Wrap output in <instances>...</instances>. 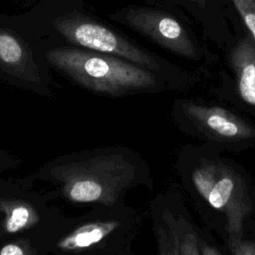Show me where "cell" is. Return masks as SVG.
Wrapping results in <instances>:
<instances>
[{"mask_svg": "<svg viewBox=\"0 0 255 255\" xmlns=\"http://www.w3.org/2000/svg\"><path fill=\"white\" fill-rule=\"evenodd\" d=\"M45 56L54 67L94 92L117 96L156 84L152 73L115 56L63 47L51 49Z\"/></svg>", "mask_w": 255, "mask_h": 255, "instance_id": "6da1fadb", "label": "cell"}, {"mask_svg": "<svg viewBox=\"0 0 255 255\" xmlns=\"http://www.w3.org/2000/svg\"><path fill=\"white\" fill-rule=\"evenodd\" d=\"M50 173L69 200L111 206L133 181L135 166L123 154H101L57 165Z\"/></svg>", "mask_w": 255, "mask_h": 255, "instance_id": "7a4b0ae2", "label": "cell"}, {"mask_svg": "<svg viewBox=\"0 0 255 255\" xmlns=\"http://www.w3.org/2000/svg\"><path fill=\"white\" fill-rule=\"evenodd\" d=\"M191 179L200 196L224 214L229 242L242 239L244 221L252 209L243 178L223 163L208 161L194 168Z\"/></svg>", "mask_w": 255, "mask_h": 255, "instance_id": "3957f363", "label": "cell"}, {"mask_svg": "<svg viewBox=\"0 0 255 255\" xmlns=\"http://www.w3.org/2000/svg\"><path fill=\"white\" fill-rule=\"evenodd\" d=\"M54 26L67 41L79 47L115 56L152 71L159 69L158 63L147 52L105 26L82 16L58 19Z\"/></svg>", "mask_w": 255, "mask_h": 255, "instance_id": "277c9868", "label": "cell"}, {"mask_svg": "<svg viewBox=\"0 0 255 255\" xmlns=\"http://www.w3.org/2000/svg\"><path fill=\"white\" fill-rule=\"evenodd\" d=\"M125 21L156 44L186 59L197 57V49L186 30L171 16L154 10L131 8Z\"/></svg>", "mask_w": 255, "mask_h": 255, "instance_id": "5b68a950", "label": "cell"}, {"mask_svg": "<svg viewBox=\"0 0 255 255\" xmlns=\"http://www.w3.org/2000/svg\"><path fill=\"white\" fill-rule=\"evenodd\" d=\"M186 117L211 135L227 141H237L254 135L253 128L233 113L219 108L184 103Z\"/></svg>", "mask_w": 255, "mask_h": 255, "instance_id": "8992f818", "label": "cell"}, {"mask_svg": "<svg viewBox=\"0 0 255 255\" xmlns=\"http://www.w3.org/2000/svg\"><path fill=\"white\" fill-rule=\"evenodd\" d=\"M230 64L236 76L241 99L255 107V41L252 37L239 40L230 53Z\"/></svg>", "mask_w": 255, "mask_h": 255, "instance_id": "52a82bcc", "label": "cell"}, {"mask_svg": "<svg viewBox=\"0 0 255 255\" xmlns=\"http://www.w3.org/2000/svg\"><path fill=\"white\" fill-rule=\"evenodd\" d=\"M119 226L120 222L115 220L86 223L60 239L57 246L65 251H80L101 242Z\"/></svg>", "mask_w": 255, "mask_h": 255, "instance_id": "ba28073f", "label": "cell"}, {"mask_svg": "<svg viewBox=\"0 0 255 255\" xmlns=\"http://www.w3.org/2000/svg\"><path fill=\"white\" fill-rule=\"evenodd\" d=\"M29 59L28 51L23 42L13 33L0 29V64L17 77L35 81L27 73Z\"/></svg>", "mask_w": 255, "mask_h": 255, "instance_id": "9c48e42d", "label": "cell"}, {"mask_svg": "<svg viewBox=\"0 0 255 255\" xmlns=\"http://www.w3.org/2000/svg\"><path fill=\"white\" fill-rule=\"evenodd\" d=\"M0 213L4 214V229L8 233L32 228L39 222L38 211L29 203L18 199H0Z\"/></svg>", "mask_w": 255, "mask_h": 255, "instance_id": "30bf717a", "label": "cell"}, {"mask_svg": "<svg viewBox=\"0 0 255 255\" xmlns=\"http://www.w3.org/2000/svg\"><path fill=\"white\" fill-rule=\"evenodd\" d=\"M158 255H180V224L170 213L164 212L156 227Z\"/></svg>", "mask_w": 255, "mask_h": 255, "instance_id": "8fae6325", "label": "cell"}, {"mask_svg": "<svg viewBox=\"0 0 255 255\" xmlns=\"http://www.w3.org/2000/svg\"><path fill=\"white\" fill-rule=\"evenodd\" d=\"M255 41V0H231Z\"/></svg>", "mask_w": 255, "mask_h": 255, "instance_id": "7c38bea8", "label": "cell"}, {"mask_svg": "<svg viewBox=\"0 0 255 255\" xmlns=\"http://www.w3.org/2000/svg\"><path fill=\"white\" fill-rule=\"evenodd\" d=\"M180 255H201L197 234L183 225H180Z\"/></svg>", "mask_w": 255, "mask_h": 255, "instance_id": "4fadbf2b", "label": "cell"}, {"mask_svg": "<svg viewBox=\"0 0 255 255\" xmlns=\"http://www.w3.org/2000/svg\"><path fill=\"white\" fill-rule=\"evenodd\" d=\"M0 255H33V250L26 240H17L1 247Z\"/></svg>", "mask_w": 255, "mask_h": 255, "instance_id": "5bb4252c", "label": "cell"}, {"mask_svg": "<svg viewBox=\"0 0 255 255\" xmlns=\"http://www.w3.org/2000/svg\"><path fill=\"white\" fill-rule=\"evenodd\" d=\"M232 255H255V242L239 239L229 242Z\"/></svg>", "mask_w": 255, "mask_h": 255, "instance_id": "9a60e30c", "label": "cell"}, {"mask_svg": "<svg viewBox=\"0 0 255 255\" xmlns=\"http://www.w3.org/2000/svg\"><path fill=\"white\" fill-rule=\"evenodd\" d=\"M200 252L201 255H222L215 247L206 243L200 245Z\"/></svg>", "mask_w": 255, "mask_h": 255, "instance_id": "2e32d148", "label": "cell"}, {"mask_svg": "<svg viewBox=\"0 0 255 255\" xmlns=\"http://www.w3.org/2000/svg\"><path fill=\"white\" fill-rule=\"evenodd\" d=\"M190 1L194 2L195 4H197L198 6H200L201 8H204V7L206 6V4H207V2H208L209 0H190Z\"/></svg>", "mask_w": 255, "mask_h": 255, "instance_id": "e0dca14e", "label": "cell"}]
</instances>
